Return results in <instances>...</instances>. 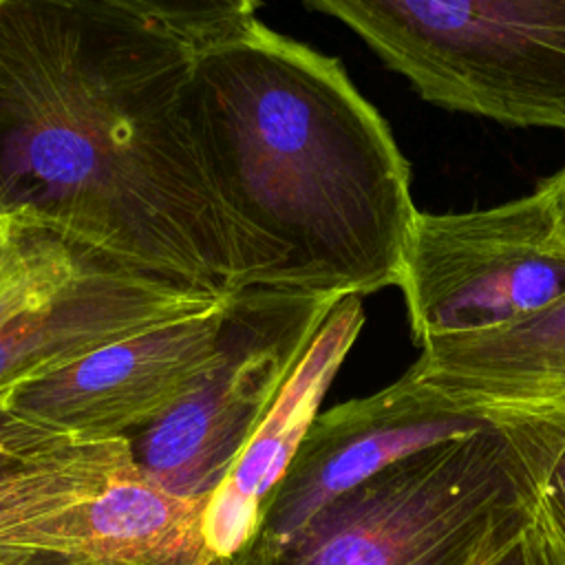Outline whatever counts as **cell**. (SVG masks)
I'll return each instance as SVG.
<instances>
[{"label":"cell","instance_id":"6da1fadb","mask_svg":"<svg viewBox=\"0 0 565 565\" xmlns=\"http://www.w3.org/2000/svg\"><path fill=\"white\" fill-rule=\"evenodd\" d=\"M194 49L104 0H0V218L236 291V241L183 110Z\"/></svg>","mask_w":565,"mask_h":565},{"label":"cell","instance_id":"7a4b0ae2","mask_svg":"<svg viewBox=\"0 0 565 565\" xmlns=\"http://www.w3.org/2000/svg\"><path fill=\"white\" fill-rule=\"evenodd\" d=\"M183 110L238 289L362 298L399 282L411 168L340 60L256 18L194 49Z\"/></svg>","mask_w":565,"mask_h":565},{"label":"cell","instance_id":"3957f363","mask_svg":"<svg viewBox=\"0 0 565 565\" xmlns=\"http://www.w3.org/2000/svg\"><path fill=\"white\" fill-rule=\"evenodd\" d=\"M514 417L417 450L329 501L280 547L216 565H490L530 514Z\"/></svg>","mask_w":565,"mask_h":565},{"label":"cell","instance_id":"277c9868","mask_svg":"<svg viewBox=\"0 0 565 565\" xmlns=\"http://www.w3.org/2000/svg\"><path fill=\"white\" fill-rule=\"evenodd\" d=\"M439 108L565 132V0H302Z\"/></svg>","mask_w":565,"mask_h":565},{"label":"cell","instance_id":"5b68a950","mask_svg":"<svg viewBox=\"0 0 565 565\" xmlns=\"http://www.w3.org/2000/svg\"><path fill=\"white\" fill-rule=\"evenodd\" d=\"M0 285V408L73 360L146 327L201 313L214 296L139 269L53 227L7 221Z\"/></svg>","mask_w":565,"mask_h":565},{"label":"cell","instance_id":"8992f818","mask_svg":"<svg viewBox=\"0 0 565 565\" xmlns=\"http://www.w3.org/2000/svg\"><path fill=\"white\" fill-rule=\"evenodd\" d=\"M338 300L269 287L232 291L216 355L172 408L128 437L137 468L174 494L210 501Z\"/></svg>","mask_w":565,"mask_h":565},{"label":"cell","instance_id":"52a82bcc","mask_svg":"<svg viewBox=\"0 0 565 565\" xmlns=\"http://www.w3.org/2000/svg\"><path fill=\"white\" fill-rule=\"evenodd\" d=\"M397 287L413 342L519 322L565 296V236L536 188L486 210L415 214Z\"/></svg>","mask_w":565,"mask_h":565},{"label":"cell","instance_id":"ba28073f","mask_svg":"<svg viewBox=\"0 0 565 565\" xmlns=\"http://www.w3.org/2000/svg\"><path fill=\"white\" fill-rule=\"evenodd\" d=\"M508 417L492 419L468 411L408 373L377 393L318 413L271 490L254 536L238 552H271L329 501L391 463L435 444L501 426Z\"/></svg>","mask_w":565,"mask_h":565},{"label":"cell","instance_id":"9c48e42d","mask_svg":"<svg viewBox=\"0 0 565 565\" xmlns=\"http://www.w3.org/2000/svg\"><path fill=\"white\" fill-rule=\"evenodd\" d=\"M225 300L97 347L20 386L7 406L79 437H128L172 408L216 355Z\"/></svg>","mask_w":565,"mask_h":565},{"label":"cell","instance_id":"30bf717a","mask_svg":"<svg viewBox=\"0 0 565 565\" xmlns=\"http://www.w3.org/2000/svg\"><path fill=\"white\" fill-rule=\"evenodd\" d=\"M362 324V298H340L223 483L210 497L203 530L207 547L218 561L234 556L254 536L271 490L316 419L318 406Z\"/></svg>","mask_w":565,"mask_h":565},{"label":"cell","instance_id":"8fae6325","mask_svg":"<svg viewBox=\"0 0 565 565\" xmlns=\"http://www.w3.org/2000/svg\"><path fill=\"white\" fill-rule=\"evenodd\" d=\"M411 377L455 404L499 419L565 406V296L499 329L419 344Z\"/></svg>","mask_w":565,"mask_h":565},{"label":"cell","instance_id":"7c38bea8","mask_svg":"<svg viewBox=\"0 0 565 565\" xmlns=\"http://www.w3.org/2000/svg\"><path fill=\"white\" fill-rule=\"evenodd\" d=\"M135 466L128 437H79L0 408V532L77 505Z\"/></svg>","mask_w":565,"mask_h":565},{"label":"cell","instance_id":"4fadbf2b","mask_svg":"<svg viewBox=\"0 0 565 565\" xmlns=\"http://www.w3.org/2000/svg\"><path fill=\"white\" fill-rule=\"evenodd\" d=\"M148 18L194 46L216 42L256 20L260 0H104Z\"/></svg>","mask_w":565,"mask_h":565},{"label":"cell","instance_id":"5bb4252c","mask_svg":"<svg viewBox=\"0 0 565 565\" xmlns=\"http://www.w3.org/2000/svg\"><path fill=\"white\" fill-rule=\"evenodd\" d=\"M490 565H565V516L539 479L525 530Z\"/></svg>","mask_w":565,"mask_h":565},{"label":"cell","instance_id":"9a60e30c","mask_svg":"<svg viewBox=\"0 0 565 565\" xmlns=\"http://www.w3.org/2000/svg\"><path fill=\"white\" fill-rule=\"evenodd\" d=\"M516 430L532 466L565 512V406L521 413Z\"/></svg>","mask_w":565,"mask_h":565},{"label":"cell","instance_id":"2e32d148","mask_svg":"<svg viewBox=\"0 0 565 565\" xmlns=\"http://www.w3.org/2000/svg\"><path fill=\"white\" fill-rule=\"evenodd\" d=\"M536 188L552 203V207L556 212V218H558V227H561V232L565 236V166L558 172H554L552 177L543 179Z\"/></svg>","mask_w":565,"mask_h":565},{"label":"cell","instance_id":"e0dca14e","mask_svg":"<svg viewBox=\"0 0 565 565\" xmlns=\"http://www.w3.org/2000/svg\"><path fill=\"white\" fill-rule=\"evenodd\" d=\"M7 256H9V225L0 218V285L7 271Z\"/></svg>","mask_w":565,"mask_h":565}]
</instances>
